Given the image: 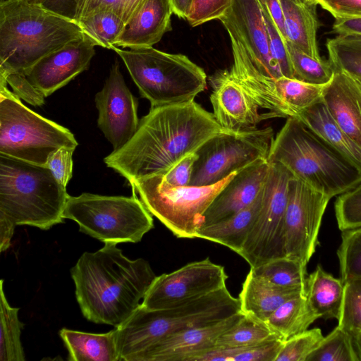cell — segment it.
Listing matches in <instances>:
<instances>
[{"label": "cell", "instance_id": "6da1fadb", "mask_svg": "<svg viewBox=\"0 0 361 361\" xmlns=\"http://www.w3.org/2000/svg\"><path fill=\"white\" fill-rule=\"evenodd\" d=\"M223 130L214 114L195 100L151 107L140 120L133 137L104 161L130 184L141 178L164 176Z\"/></svg>", "mask_w": 361, "mask_h": 361}, {"label": "cell", "instance_id": "7a4b0ae2", "mask_svg": "<svg viewBox=\"0 0 361 361\" xmlns=\"http://www.w3.org/2000/svg\"><path fill=\"white\" fill-rule=\"evenodd\" d=\"M83 316L96 324H123L140 307L157 276L149 262L130 259L116 244L84 252L71 269Z\"/></svg>", "mask_w": 361, "mask_h": 361}, {"label": "cell", "instance_id": "3957f363", "mask_svg": "<svg viewBox=\"0 0 361 361\" xmlns=\"http://www.w3.org/2000/svg\"><path fill=\"white\" fill-rule=\"evenodd\" d=\"M83 36L75 20L42 4L0 2V75H26L43 57Z\"/></svg>", "mask_w": 361, "mask_h": 361}, {"label": "cell", "instance_id": "277c9868", "mask_svg": "<svg viewBox=\"0 0 361 361\" xmlns=\"http://www.w3.org/2000/svg\"><path fill=\"white\" fill-rule=\"evenodd\" d=\"M267 160L331 198L361 182V171L296 117L287 118Z\"/></svg>", "mask_w": 361, "mask_h": 361}, {"label": "cell", "instance_id": "5b68a950", "mask_svg": "<svg viewBox=\"0 0 361 361\" xmlns=\"http://www.w3.org/2000/svg\"><path fill=\"white\" fill-rule=\"evenodd\" d=\"M238 298L226 286L182 305L149 310L141 305L116 327L122 361H140L152 345L180 331L213 324L240 312Z\"/></svg>", "mask_w": 361, "mask_h": 361}, {"label": "cell", "instance_id": "8992f818", "mask_svg": "<svg viewBox=\"0 0 361 361\" xmlns=\"http://www.w3.org/2000/svg\"><path fill=\"white\" fill-rule=\"evenodd\" d=\"M69 196L47 166L0 154V216L16 226L63 223Z\"/></svg>", "mask_w": 361, "mask_h": 361}, {"label": "cell", "instance_id": "52a82bcc", "mask_svg": "<svg viewBox=\"0 0 361 361\" xmlns=\"http://www.w3.org/2000/svg\"><path fill=\"white\" fill-rule=\"evenodd\" d=\"M140 96L151 107L186 103L204 90V71L181 54H169L153 47L126 50L114 47Z\"/></svg>", "mask_w": 361, "mask_h": 361}, {"label": "cell", "instance_id": "ba28073f", "mask_svg": "<svg viewBox=\"0 0 361 361\" xmlns=\"http://www.w3.org/2000/svg\"><path fill=\"white\" fill-rule=\"evenodd\" d=\"M0 77V154L46 166L49 155L78 142L66 127L25 106Z\"/></svg>", "mask_w": 361, "mask_h": 361}, {"label": "cell", "instance_id": "9c48e42d", "mask_svg": "<svg viewBox=\"0 0 361 361\" xmlns=\"http://www.w3.org/2000/svg\"><path fill=\"white\" fill-rule=\"evenodd\" d=\"M63 216L79 231L105 243H136L154 228L152 215L133 189L130 197L84 192L69 196Z\"/></svg>", "mask_w": 361, "mask_h": 361}, {"label": "cell", "instance_id": "30bf717a", "mask_svg": "<svg viewBox=\"0 0 361 361\" xmlns=\"http://www.w3.org/2000/svg\"><path fill=\"white\" fill-rule=\"evenodd\" d=\"M237 172L210 185L172 186L157 175L130 184L147 210L179 238H196L210 204Z\"/></svg>", "mask_w": 361, "mask_h": 361}, {"label": "cell", "instance_id": "8fae6325", "mask_svg": "<svg viewBox=\"0 0 361 361\" xmlns=\"http://www.w3.org/2000/svg\"><path fill=\"white\" fill-rule=\"evenodd\" d=\"M274 139L270 127L242 132L223 130L195 152L189 185H213L257 161L267 159Z\"/></svg>", "mask_w": 361, "mask_h": 361}, {"label": "cell", "instance_id": "7c38bea8", "mask_svg": "<svg viewBox=\"0 0 361 361\" xmlns=\"http://www.w3.org/2000/svg\"><path fill=\"white\" fill-rule=\"evenodd\" d=\"M262 189L260 210L240 251L250 266L284 257L283 225L289 183L293 176L284 166L269 163Z\"/></svg>", "mask_w": 361, "mask_h": 361}, {"label": "cell", "instance_id": "4fadbf2b", "mask_svg": "<svg viewBox=\"0 0 361 361\" xmlns=\"http://www.w3.org/2000/svg\"><path fill=\"white\" fill-rule=\"evenodd\" d=\"M331 198L293 177L284 216V257L307 267L318 244V234Z\"/></svg>", "mask_w": 361, "mask_h": 361}, {"label": "cell", "instance_id": "5bb4252c", "mask_svg": "<svg viewBox=\"0 0 361 361\" xmlns=\"http://www.w3.org/2000/svg\"><path fill=\"white\" fill-rule=\"evenodd\" d=\"M227 279L224 267L209 258L192 262L157 276L141 305L149 310L182 305L225 287Z\"/></svg>", "mask_w": 361, "mask_h": 361}, {"label": "cell", "instance_id": "9a60e30c", "mask_svg": "<svg viewBox=\"0 0 361 361\" xmlns=\"http://www.w3.org/2000/svg\"><path fill=\"white\" fill-rule=\"evenodd\" d=\"M94 101L99 112L97 126L113 151L118 150L133 137L140 121L137 99L128 87L117 60Z\"/></svg>", "mask_w": 361, "mask_h": 361}, {"label": "cell", "instance_id": "2e32d148", "mask_svg": "<svg viewBox=\"0 0 361 361\" xmlns=\"http://www.w3.org/2000/svg\"><path fill=\"white\" fill-rule=\"evenodd\" d=\"M209 80L212 87V114L224 130H254L262 120L267 118L266 114L259 112V106L230 70H219Z\"/></svg>", "mask_w": 361, "mask_h": 361}, {"label": "cell", "instance_id": "e0dca14e", "mask_svg": "<svg viewBox=\"0 0 361 361\" xmlns=\"http://www.w3.org/2000/svg\"><path fill=\"white\" fill-rule=\"evenodd\" d=\"M219 20L226 31L235 33L262 74L274 78L282 76L269 51L259 0H232L230 7Z\"/></svg>", "mask_w": 361, "mask_h": 361}, {"label": "cell", "instance_id": "ac0fdd59", "mask_svg": "<svg viewBox=\"0 0 361 361\" xmlns=\"http://www.w3.org/2000/svg\"><path fill=\"white\" fill-rule=\"evenodd\" d=\"M94 47L84 35L43 57L25 75L47 97L89 68Z\"/></svg>", "mask_w": 361, "mask_h": 361}, {"label": "cell", "instance_id": "d6986e66", "mask_svg": "<svg viewBox=\"0 0 361 361\" xmlns=\"http://www.w3.org/2000/svg\"><path fill=\"white\" fill-rule=\"evenodd\" d=\"M243 315L240 312L213 324L171 334L147 349L140 361H190L192 357L214 348L217 338Z\"/></svg>", "mask_w": 361, "mask_h": 361}, {"label": "cell", "instance_id": "ffe728a7", "mask_svg": "<svg viewBox=\"0 0 361 361\" xmlns=\"http://www.w3.org/2000/svg\"><path fill=\"white\" fill-rule=\"evenodd\" d=\"M269 166L267 159H262L238 171L204 212L202 226L225 219L250 205L262 190Z\"/></svg>", "mask_w": 361, "mask_h": 361}, {"label": "cell", "instance_id": "44dd1931", "mask_svg": "<svg viewBox=\"0 0 361 361\" xmlns=\"http://www.w3.org/2000/svg\"><path fill=\"white\" fill-rule=\"evenodd\" d=\"M322 101L331 117L361 149V82L339 70L324 85Z\"/></svg>", "mask_w": 361, "mask_h": 361}, {"label": "cell", "instance_id": "7402d4cb", "mask_svg": "<svg viewBox=\"0 0 361 361\" xmlns=\"http://www.w3.org/2000/svg\"><path fill=\"white\" fill-rule=\"evenodd\" d=\"M170 0H142L125 24L115 47L137 49L152 47L172 30Z\"/></svg>", "mask_w": 361, "mask_h": 361}, {"label": "cell", "instance_id": "603a6c76", "mask_svg": "<svg viewBox=\"0 0 361 361\" xmlns=\"http://www.w3.org/2000/svg\"><path fill=\"white\" fill-rule=\"evenodd\" d=\"M302 294L305 289L273 284L250 269L238 298L243 314L264 322L281 305Z\"/></svg>", "mask_w": 361, "mask_h": 361}, {"label": "cell", "instance_id": "cb8c5ba5", "mask_svg": "<svg viewBox=\"0 0 361 361\" xmlns=\"http://www.w3.org/2000/svg\"><path fill=\"white\" fill-rule=\"evenodd\" d=\"M287 40L316 59L319 55L317 35L320 26L317 4L308 0H279Z\"/></svg>", "mask_w": 361, "mask_h": 361}, {"label": "cell", "instance_id": "d4e9b609", "mask_svg": "<svg viewBox=\"0 0 361 361\" xmlns=\"http://www.w3.org/2000/svg\"><path fill=\"white\" fill-rule=\"evenodd\" d=\"M262 197V190L250 205L239 212L218 222L200 226L196 238L221 244L238 254L256 221Z\"/></svg>", "mask_w": 361, "mask_h": 361}, {"label": "cell", "instance_id": "484cf974", "mask_svg": "<svg viewBox=\"0 0 361 361\" xmlns=\"http://www.w3.org/2000/svg\"><path fill=\"white\" fill-rule=\"evenodd\" d=\"M59 335L68 350L69 361H121L115 328L104 334L63 328Z\"/></svg>", "mask_w": 361, "mask_h": 361}, {"label": "cell", "instance_id": "4316f807", "mask_svg": "<svg viewBox=\"0 0 361 361\" xmlns=\"http://www.w3.org/2000/svg\"><path fill=\"white\" fill-rule=\"evenodd\" d=\"M297 118L361 171V149L338 126L323 101L302 110Z\"/></svg>", "mask_w": 361, "mask_h": 361}, {"label": "cell", "instance_id": "83f0119b", "mask_svg": "<svg viewBox=\"0 0 361 361\" xmlns=\"http://www.w3.org/2000/svg\"><path fill=\"white\" fill-rule=\"evenodd\" d=\"M344 284L318 265L307 276L306 297L319 318L338 320L341 314Z\"/></svg>", "mask_w": 361, "mask_h": 361}, {"label": "cell", "instance_id": "f1b7e54d", "mask_svg": "<svg viewBox=\"0 0 361 361\" xmlns=\"http://www.w3.org/2000/svg\"><path fill=\"white\" fill-rule=\"evenodd\" d=\"M319 319L306 295L295 296L276 309L264 322L283 341L306 331Z\"/></svg>", "mask_w": 361, "mask_h": 361}, {"label": "cell", "instance_id": "f546056e", "mask_svg": "<svg viewBox=\"0 0 361 361\" xmlns=\"http://www.w3.org/2000/svg\"><path fill=\"white\" fill-rule=\"evenodd\" d=\"M4 280L0 281V360L24 361L20 341L23 324L18 319L19 308L11 307L4 292Z\"/></svg>", "mask_w": 361, "mask_h": 361}, {"label": "cell", "instance_id": "4dcf8cb0", "mask_svg": "<svg viewBox=\"0 0 361 361\" xmlns=\"http://www.w3.org/2000/svg\"><path fill=\"white\" fill-rule=\"evenodd\" d=\"M84 35L95 46L113 49L125 26L123 18L110 10H103L76 21Z\"/></svg>", "mask_w": 361, "mask_h": 361}, {"label": "cell", "instance_id": "1f68e13d", "mask_svg": "<svg viewBox=\"0 0 361 361\" xmlns=\"http://www.w3.org/2000/svg\"><path fill=\"white\" fill-rule=\"evenodd\" d=\"M275 338H281L275 334L265 322L243 314L233 326L217 338L215 348L249 347Z\"/></svg>", "mask_w": 361, "mask_h": 361}, {"label": "cell", "instance_id": "d6a6232c", "mask_svg": "<svg viewBox=\"0 0 361 361\" xmlns=\"http://www.w3.org/2000/svg\"><path fill=\"white\" fill-rule=\"evenodd\" d=\"M284 341L275 338L253 346L214 348L192 357V361H276Z\"/></svg>", "mask_w": 361, "mask_h": 361}, {"label": "cell", "instance_id": "836d02e7", "mask_svg": "<svg viewBox=\"0 0 361 361\" xmlns=\"http://www.w3.org/2000/svg\"><path fill=\"white\" fill-rule=\"evenodd\" d=\"M307 267L300 262L286 257L276 258L250 270L264 280L283 287H297L306 290Z\"/></svg>", "mask_w": 361, "mask_h": 361}, {"label": "cell", "instance_id": "e575fe53", "mask_svg": "<svg viewBox=\"0 0 361 361\" xmlns=\"http://www.w3.org/2000/svg\"><path fill=\"white\" fill-rule=\"evenodd\" d=\"M285 43L293 78L317 85H326L332 79L335 68L329 60L311 56L288 40Z\"/></svg>", "mask_w": 361, "mask_h": 361}, {"label": "cell", "instance_id": "d590c367", "mask_svg": "<svg viewBox=\"0 0 361 361\" xmlns=\"http://www.w3.org/2000/svg\"><path fill=\"white\" fill-rule=\"evenodd\" d=\"M326 46L335 70L361 80V35H338L328 39Z\"/></svg>", "mask_w": 361, "mask_h": 361}, {"label": "cell", "instance_id": "8d00e7d4", "mask_svg": "<svg viewBox=\"0 0 361 361\" xmlns=\"http://www.w3.org/2000/svg\"><path fill=\"white\" fill-rule=\"evenodd\" d=\"M306 361H360L353 336L338 325L308 355Z\"/></svg>", "mask_w": 361, "mask_h": 361}, {"label": "cell", "instance_id": "74e56055", "mask_svg": "<svg viewBox=\"0 0 361 361\" xmlns=\"http://www.w3.org/2000/svg\"><path fill=\"white\" fill-rule=\"evenodd\" d=\"M337 255L343 282L361 278V227L342 231Z\"/></svg>", "mask_w": 361, "mask_h": 361}, {"label": "cell", "instance_id": "f35d334b", "mask_svg": "<svg viewBox=\"0 0 361 361\" xmlns=\"http://www.w3.org/2000/svg\"><path fill=\"white\" fill-rule=\"evenodd\" d=\"M343 284L338 325L354 338L361 334V278L348 280Z\"/></svg>", "mask_w": 361, "mask_h": 361}, {"label": "cell", "instance_id": "ab89813d", "mask_svg": "<svg viewBox=\"0 0 361 361\" xmlns=\"http://www.w3.org/2000/svg\"><path fill=\"white\" fill-rule=\"evenodd\" d=\"M324 336L319 328L307 329L284 341L276 361H306Z\"/></svg>", "mask_w": 361, "mask_h": 361}, {"label": "cell", "instance_id": "60d3db41", "mask_svg": "<svg viewBox=\"0 0 361 361\" xmlns=\"http://www.w3.org/2000/svg\"><path fill=\"white\" fill-rule=\"evenodd\" d=\"M334 209L338 226L341 231L361 227V182L338 195Z\"/></svg>", "mask_w": 361, "mask_h": 361}, {"label": "cell", "instance_id": "b9f144b4", "mask_svg": "<svg viewBox=\"0 0 361 361\" xmlns=\"http://www.w3.org/2000/svg\"><path fill=\"white\" fill-rule=\"evenodd\" d=\"M260 3V2H259ZM271 56L282 76L293 78V70L286 43L266 6L260 3Z\"/></svg>", "mask_w": 361, "mask_h": 361}, {"label": "cell", "instance_id": "7bdbcfd3", "mask_svg": "<svg viewBox=\"0 0 361 361\" xmlns=\"http://www.w3.org/2000/svg\"><path fill=\"white\" fill-rule=\"evenodd\" d=\"M232 0H192L186 18L190 26L196 27L220 19L231 4Z\"/></svg>", "mask_w": 361, "mask_h": 361}, {"label": "cell", "instance_id": "ee69618b", "mask_svg": "<svg viewBox=\"0 0 361 361\" xmlns=\"http://www.w3.org/2000/svg\"><path fill=\"white\" fill-rule=\"evenodd\" d=\"M12 88L13 92L20 99L35 106H40L44 104L46 97L38 90L22 73H11L1 75Z\"/></svg>", "mask_w": 361, "mask_h": 361}, {"label": "cell", "instance_id": "f6af8a7d", "mask_svg": "<svg viewBox=\"0 0 361 361\" xmlns=\"http://www.w3.org/2000/svg\"><path fill=\"white\" fill-rule=\"evenodd\" d=\"M75 149L63 147L52 152L47 160V166L56 180L66 187L73 175V154Z\"/></svg>", "mask_w": 361, "mask_h": 361}, {"label": "cell", "instance_id": "bcb514c9", "mask_svg": "<svg viewBox=\"0 0 361 361\" xmlns=\"http://www.w3.org/2000/svg\"><path fill=\"white\" fill-rule=\"evenodd\" d=\"M126 6L127 0H78L74 20L77 21L103 10L112 11L124 20Z\"/></svg>", "mask_w": 361, "mask_h": 361}, {"label": "cell", "instance_id": "7dc6e473", "mask_svg": "<svg viewBox=\"0 0 361 361\" xmlns=\"http://www.w3.org/2000/svg\"><path fill=\"white\" fill-rule=\"evenodd\" d=\"M197 158L196 153L186 156L163 176L164 180L175 187L189 185Z\"/></svg>", "mask_w": 361, "mask_h": 361}, {"label": "cell", "instance_id": "c3c4849f", "mask_svg": "<svg viewBox=\"0 0 361 361\" xmlns=\"http://www.w3.org/2000/svg\"><path fill=\"white\" fill-rule=\"evenodd\" d=\"M318 4L335 18L361 17V0H321Z\"/></svg>", "mask_w": 361, "mask_h": 361}, {"label": "cell", "instance_id": "681fc988", "mask_svg": "<svg viewBox=\"0 0 361 361\" xmlns=\"http://www.w3.org/2000/svg\"><path fill=\"white\" fill-rule=\"evenodd\" d=\"M77 1L78 0H45L42 5L55 13L74 20Z\"/></svg>", "mask_w": 361, "mask_h": 361}, {"label": "cell", "instance_id": "f907efd6", "mask_svg": "<svg viewBox=\"0 0 361 361\" xmlns=\"http://www.w3.org/2000/svg\"><path fill=\"white\" fill-rule=\"evenodd\" d=\"M332 28L338 35H361V17L335 18Z\"/></svg>", "mask_w": 361, "mask_h": 361}, {"label": "cell", "instance_id": "816d5d0a", "mask_svg": "<svg viewBox=\"0 0 361 361\" xmlns=\"http://www.w3.org/2000/svg\"><path fill=\"white\" fill-rule=\"evenodd\" d=\"M269 12L284 41L287 40L283 16L279 0H259Z\"/></svg>", "mask_w": 361, "mask_h": 361}, {"label": "cell", "instance_id": "f5cc1de1", "mask_svg": "<svg viewBox=\"0 0 361 361\" xmlns=\"http://www.w3.org/2000/svg\"><path fill=\"white\" fill-rule=\"evenodd\" d=\"M16 226L5 217L0 216V250L6 251L11 245V241Z\"/></svg>", "mask_w": 361, "mask_h": 361}, {"label": "cell", "instance_id": "db71d44e", "mask_svg": "<svg viewBox=\"0 0 361 361\" xmlns=\"http://www.w3.org/2000/svg\"><path fill=\"white\" fill-rule=\"evenodd\" d=\"M173 13L179 18L186 20L192 0H170Z\"/></svg>", "mask_w": 361, "mask_h": 361}, {"label": "cell", "instance_id": "11a10c76", "mask_svg": "<svg viewBox=\"0 0 361 361\" xmlns=\"http://www.w3.org/2000/svg\"><path fill=\"white\" fill-rule=\"evenodd\" d=\"M142 0H127V6L124 16L125 23L127 22L130 16Z\"/></svg>", "mask_w": 361, "mask_h": 361}, {"label": "cell", "instance_id": "9f6ffc18", "mask_svg": "<svg viewBox=\"0 0 361 361\" xmlns=\"http://www.w3.org/2000/svg\"><path fill=\"white\" fill-rule=\"evenodd\" d=\"M356 351L361 349V336L353 338Z\"/></svg>", "mask_w": 361, "mask_h": 361}, {"label": "cell", "instance_id": "6f0895ef", "mask_svg": "<svg viewBox=\"0 0 361 361\" xmlns=\"http://www.w3.org/2000/svg\"><path fill=\"white\" fill-rule=\"evenodd\" d=\"M30 3L36 4H42L45 0H26Z\"/></svg>", "mask_w": 361, "mask_h": 361}, {"label": "cell", "instance_id": "680465c9", "mask_svg": "<svg viewBox=\"0 0 361 361\" xmlns=\"http://www.w3.org/2000/svg\"><path fill=\"white\" fill-rule=\"evenodd\" d=\"M357 355H358V356H359L360 361H361V349H360V350H357Z\"/></svg>", "mask_w": 361, "mask_h": 361}, {"label": "cell", "instance_id": "91938a15", "mask_svg": "<svg viewBox=\"0 0 361 361\" xmlns=\"http://www.w3.org/2000/svg\"><path fill=\"white\" fill-rule=\"evenodd\" d=\"M310 1H312V2H315L318 4V3L321 1V0H308Z\"/></svg>", "mask_w": 361, "mask_h": 361}, {"label": "cell", "instance_id": "94428289", "mask_svg": "<svg viewBox=\"0 0 361 361\" xmlns=\"http://www.w3.org/2000/svg\"><path fill=\"white\" fill-rule=\"evenodd\" d=\"M4 1H6V0H0V2Z\"/></svg>", "mask_w": 361, "mask_h": 361}, {"label": "cell", "instance_id": "6125c7cd", "mask_svg": "<svg viewBox=\"0 0 361 361\" xmlns=\"http://www.w3.org/2000/svg\"><path fill=\"white\" fill-rule=\"evenodd\" d=\"M360 336H361V334H360L359 336H357V337ZM355 338H356V337H355Z\"/></svg>", "mask_w": 361, "mask_h": 361}, {"label": "cell", "instance_id": "be15d7a7", "mask_svg": "<svg viewBox=\"0 0 361 361\" xmlns=\"http://www.w3.org/2000/svg\"><path fill=\"white\" fill-rule=\"evenodd\" d=\"M360 80V82H361V80Z\"/></svg>", "mask_w": 361, "mask_h": 361}]
</instances>
